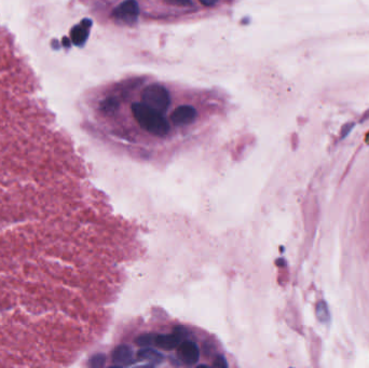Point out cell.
I'll use <instances>...</instances> for the list:
<instances>
[{
    "label": "cell",
    "instance_id": "obj_1",
    "mask_svg": "<svg viewBox=\"0 0 369 368\" xmlns=\"http://www.w3.org/2000/svg\"><path fill=\"white\" fill-rule=\"evenodd\" d=\"M133 117L143 130L154 136L163 137L170 132V124L164 118L163 114L148 107L144 103H134L132 105Z\"/></svg>",
    "mask_w": 369,
    "mask_h": 368
},
{
    "label": "cell",
    "instance_id": "obj_2",
    "mask_svg": "<svg viewBox=\"0 0 369 368\" xmlns=\"http://www.w3.org/2000/svg\"><path fill=\"white\" fill-rule=\"evenodd\" d=\"M142 103L160 114H165L171 105V97L163 85L153 83L143 90Z\"/></svg>",
    "mask_w": 369,
    "mask_h": 368
},
{
    "label": "cell",
    "instance_id": "obj_3",
    "mask_svg": "<svg viewBox=\"0 0 369 368\" xmlns=\"http://www.w3.org/2000/svg\"><path fill=\"white\" fill-rule=\"evenodd\" d=\"M140 13V4L136 0H124L114 10L112 15L117 21L123 24L133 25L137 22Z\"/></svg>",
    "mask_w": 369,
    "mask_h": 368
},
{
    "label": "cell",
    "instance_id": "obj_4",
    "mask_svg": "<svg viewBox=\"0 0 369 368\" xmlns=\"http://www.w3.org/2000/svg\"><path fill=\"white\" fill-rule=\"evenodd\" d=\"M177 356L185 365H195L200 360V349L194 341L184 340L178 345Z\"/></svg>",
    "mask_w": 369,
    "mask_h": 368
},
{
    "label": "cell",
    "instance_id": "obj_5",
    "mask_svg": "<svg viewBox=\"0 0 369 368\" xmlns=\"http://www.w3.org/2000/svg\"><path fill=\"white\" fill-rule=\"evenodd\" d=\"M197 113L195 107L190 105H181L171 115V121L176 126L189 125L197 119Z\"/></svg>",
    "mask_w": 369,
    "mask_h": 368
},
{
    "label": "cell",
    "instance_id": "obj_6",
    "mask_svg": "<svg viewBox=\"0 0 369 368\" xmlns=\"http://www.w3.org/2000/svg\"><path fill=\"white\" fill-rule=\"evenodd\" d=\"M112 361L117 367L131 366L133 364V349L127 344L116 346V349L112 352Z\"/></svg>",
    "mask_w": 369,
    "mask_h": 368
},
{
    "label": "cell",
    "instance_id": "obj_7",
    "mask_svg": "<svg viewBox=\"0 0 369 368\" xmlns=\"http://www.w3.org/2000/svg\"><path fill=\"white\" fill-rule=\"evenodd\" d=\"M137 357L140 361H146L147 364L150 366L159 365V363L162 361V354L159 351L150 348V345L143 346V349L138 351Z\"/></svg>",
    "mask_w": 369,
    "mask_h": 368
},
{
    "label": "cell",
    "instance_id": "obj_8",
    "mask_svg": "<svg viewBox=\"0 0 369 368\" xmlns=\"http://www.w3.org/2000/svg\"><path fill=\"white\" fill-rule=\"evenodd\" d=\"M317 316L318 319L322 323H327L329 321V312L327 305L324 301H320L318 303L317 307Z\"/></svg>",
    "mask_w": 369,
    "mask_h": 368
},
{
    "label": "cell",
    "instance_id": "obj_9",
    "mask_svg": "<svg viewBox=\"0 0 369 368\" xmlns=\"http://www.w3.org/2000/svg\"><path fill=\"white\" fill-rule=\"evenodd\" d=\"M100 108H101V110L104 111V113L111 114V113H114V111L118 108V103L116 102L115 99L107 98V99L104 100L103 103H101Z\"/></svg>",
    "mask_w": 369,
    "mask_h": 368
},
{
    "label": "cell",
    "instance_id": "obj_10",
    "mask_svg": "<svg viewBox=\"0 0 369 368\" xmlns=\"http://www.w3.org/2000/svg\"><path fill=\"white\" fill-rule=\"evenodd\" d=\"M154 336L152 334H147V335H142L136 339V343L141 346H148V345H152L154 343Z\"/></svg>",
    "mask_w": 369,
    "mask_h": 368
},
{
    "label": "cell",
    "instance_id": "obj_11",
    "mask_svg": "<svg viewBox=\"0 0 369 368\" xmlns=\"http://www.w3.org/2000/svg\"><path fill=\"white\" fill-rule=\"evenodd\" d=\"M168 4L173 7H181V8H187V7H191L194 4V1L192 0H165Z\"/></svg>",
    "mask_w": 369,
    "mask_h": 368
},
{
    "label": "cell",
    "instance_id": "obj_12",
    "mask_svg": "<svg viewBox=\"0 0 369 368\" xmlns=\"http://www.w3.org/2000/svg\"><path fill=\"white\" fill-rule=\"evenodd\" d=\"M105 362H106V357L103 354H98L93 356L92 360H91V366L101 367L105 365Z\"/></svg>",
    "mask_w": 369,
    "mask_h": 368
},
{
    "label": "cell",
    "instance_id": "obj_13",
    "mask_svg": "<svg viewBox=\"0 0 369 368\" xmlns=\"http://www.w3.org/2000/svg\"><path fill=\"white\" fill-rule=\"evenodd\" d=\"M213 365L216 367H228V363L223 356H217L213 362Z\"/></svg>",
    "mask_w": 369,
    "mask_h": 368
},
{
    "label": "cell",
    "instance_id": "obj_14",
    "mask_svg": "<svg viewBox=\"0 0 369 368\" xmlns=\"http://www.w3.org/2000/svg\"><path fill=\"white\" fill-rule=\"evenodd\" d=\"M199 1L203 4L204 7H213L219 1V0H199Z\"/></svg>",
    "mask_w": 369,
    "mask_h": 368
}]
</instances>
